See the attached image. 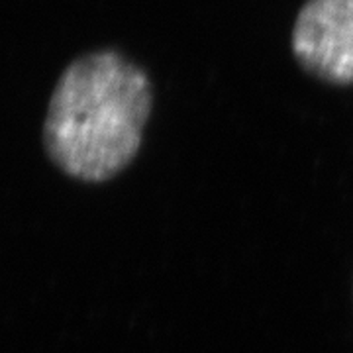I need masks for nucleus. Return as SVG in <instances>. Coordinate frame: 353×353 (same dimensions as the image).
<instances>
[{"instance_id":"obj_2","label":"nucleus","mask_w":353,"mask_h":353,"mask_svg":"<svg viewBox=\"0 0 353 353\" xmlns=\"http://www.w3.org/2000/svg\"><path fill=\"white\" fill-rule=\"evenodd\" d=\"M290 46L306 73L330 85H353V0H306Z\"/></svg>"},{"instance_id":"obj_1","label":"nucleus","mask_w":353,"mask_h":353,"mask_svg":"<svg viewBox=\"0 0 353 353\" xmlns=\"http://www.w3.org/2000/svg\"><path fill=\"white\" fill-rule=\"evenodd\" d=\"M152 104V83L139 65L110 50L81 55L51 92L46 152L69 176L108 181L136 157Z\"/></svg>"}]
</instances>
